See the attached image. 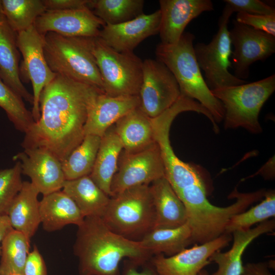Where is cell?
Wrapping results in <instances>:
<instances>
[{
    "instance_id": "obj_2",
    "label": "cell",
    "mask_w": 275,
    "mask_h": 275,
    "mask_svg": "<svg viewBox=\"0 0 275 275\" xmlns=\"http://www.w3.org/2000/svg\"><path fill=\"white\" fill-rule=\"evenodd\" d=\"M78 227L74 250L80 275H120L119 264L128 258L138 265L150 254L140 241L112 231L101 217H86Z\"/></svg>"
},
{
    "instance_id": "obj_29",
    "label": "cell",
    "mask_w": 275,
    "mask_h": 275,
    "mask_svg": "<svg viewBox=\"0 0 275 275\" xmlns=\"http://www.w3.org/2000/svg\"><path fill=\"white\" fill-rule=\"evenodd\" d=\"M30 239L14 229L7 235L1 243L0 275H23L30 253Z\"/></svg>"
},
{
    "instance_id": "obj_8",
    "label": "cell",
    "mask_w": 275,
    "mask_h": 275,
    "mask_svg": "<svg viewBox=\"0 0 275 275\" xmlns=\"http://www.w3.org/2000/svg\"><path fill=\"white\" fill-rule=\"evenodd\" d=\"M233 13L226 4L219 18L218 31L211 41L208 44L198 42L194 46L199 66L204 72V79L211 91L247 82L229 70L232 67L230 57L232 50L228 23Z\"/></svg>"
},
{
    "instance_id": "obj_16",
    "label": "cell",
    "mask_w": 275,
    "mask_h": 275,
    "mask_svg": "<svg viewBox=\"0 0 275 275\" xmlns=\"http://www.w3.org/2000/svg\"><path fill=\"white\" fill-rule=\"evenodd\" d=\"M161 12L144 13L127 22L116 24H105L98 37L105 44L120 52H132L143 40L159 34Z\"/></svg>"
},
{
    "instance_id": "obj_26",
    "label": "cell",
    "mask_w": 275,
    "mask_h": 275,
    "mask_svg": "<svg viewBox=\"0 0 275 275\" xmlns=\"http://www.w3.org/2000/svg\"><path fill=\"white\" fill-rule=\"evenodd\" d=\"M62 188V191L76 204L84 217H102L110 197L96 185L90 176L66 180Z\"/></svg>"
},
{
    "instance_id": "obj_20",
    "label": "cell",
    "mask_w": 275,
    "mask_h": 275,
    "mask_svg": "<svg viewBox=\"0 0 275 275\" xmlns=\"http://www.w3.org/2000/svg\"><path fill=\"white\" fill-rule=\"evenodd\" d=\"M15 33L3 15L0 17V77L17 95L33 104V95L24 86L20 76V56Z\"/></svg>"
},
{
    "instance_id": "obj_7",
    "label": "cell",
    "mask_w": 275,
    "mask_h": 275,
    "mask_svg": "<svg viewBox=\"0 0 275 275\" xmlns=\"http://www.w3.org/2000/svg\"><path fill=\"white\" fill-rule=\"evenodd\" d=\"M92 51L105 94L112 96L139 95L143 61L138 56L133 52L117 51L99 37L93 39Z\"/></svg>"
},
{
    "instance_id": "obj_15",
    "label": "cell",
    "mask_w": 275,
    "mask_h": 275,
    "mask_svg": "<svg viewBox=\"0 0 275 275\" xmlns=\"http://www.w3.org/2000/svg\"><path fill=\"white\" fill-rule=\"evenodd\" d=\"M21 163L22 173L29 176L39 193L45 196L61 190L66 181L61 161L42 148L24 149L13 157Z\"/></svg>"
},
{
    "instance_id": "obj_5",
    "label": "cell",
    "mask_w": 275,
    "mask_h": 275,
    "mask_svg": "<svg viewBox=\"0 0 275 275\" xmlns=\"http://www.w3.org/2000/svg\"><path fill=\"white\" fill-rule=\"evenodd\" d=\"M275 90V75L251 83L211 90L224 108V127H242L252 133H261L260 112Z\"/></svg>"
},
{
    "instance_id": "obj_17",
    "label": "cell",
    "mask_w": 275,
    "mask_h": 275,
    "mask_svg": "<svg viewBox=\"0 0 275 275\" xmlns=\"http://www.w3.org/2000/svg\"><path fill=\"white\" fill-rule=\"evenodd\" d=\"M161 12L159 32L161 43H176L187 24L204 12L214 10L210 0H160Z\"/></svg>"
},
{
    "instance_id": "obj_30",
    "label": "cell",
    "mask_w": 275,
    "mask_h": 275,
    "mask_svg": "<svg viewBox=\"0 0 275 275\" xmlns=\"http://www.w3.org/2000/svg\"><path fill=\"white\" fill-rule=\"evenodd\" d=\"M144 3L143 0H91L89 7L94 8V14L105 24L116 25L143 14Z\"/></svg>"
},
{
    "instance_id": "obj_33",
    "label": "cell",
    "mask_w": 275,
    "mask_h": 275,
    "mask_svg": "<svg viewBox=\"0 0 275 275\" xmlns=\"http://www.w3.org/2000/svg\"><path fill=\"white\" fill-rule=\"evenodd\" d=\"M0 107L18 130L26 133L35 121L23 99L7 86L0 77Z\"/></svg>"
},
{
    "instance_id": "obj_19",
    "label": "cell",
    "mask_w": 275,
    "mask_h": 275,
    "mask_svg": "<svg viewBox=\"0 0 275 275\" xmlns=\"http://www.w3.org/2000/svg\"><path fill=\"white\" fill-rule=\"evenodd\" d=\"M274 228V219H268L255 228L233 232L231 248L224 253L217 251L209 258L210 262H215L218 266L217 270L211 275H242L244 265L242 257L247 246L262 234L272 232Z\"/></svg>"
},
{
    "instance_id": "obj_13",
    "label": "cell",
    "mask_w": 275,
    "mask_h": 275,
    "mask_svg": "<svg viewBox=\"0 0 275 275\" xmlns=\"http://www.w3.org/2000/svg\"><path fill=\"white\" fill-rule=\"evenodd\" d=\"M105 25L88 6L65 10H46L34 25L44 36L49 32L69 37L96 38Z\"/></svg>"
},
{
    "instance_id": "obj_3",
    "label": "cell",
    "mask_w": 275,
    "mask_h": 275,
    "mask_svg": "<svg viewBox=\"0 0 275 275\" xmlns=\"http://www.w3.org/2000/svg\"><path fill=\"white\" fill-rule=\"evenodd\" d=\"M195 36L184 32L175 44L159 43L155 50L157 60L163 63L175 77L181 95L199 102L211 114L217 124L224 119L222 102L208 87L196 58Z\"/></svg>"
},
{
    "instance_id": "obj_24",
    "label": "cell",
    "mask_w": 275,
    "mask_h": 275,
    "mask_svg": "<svg viewBox=\"0 0 275 275\" xmlns=\"http://www.w3.org/2000/svg\"><path fill=\"white\" fill-rule=\"evenodd\" d=\"M114 127L126 152L141 150L155 142L152 119L139 107L121 117Z\"/></svg>"
},
{
    "instance_id": "obj_14",
    "label": "cell",
    "mask_w": 275,
    "mask_h": 275,
    "mask_svg": "<svg viewBox=\"0 0 275 275\" xmlns=\"http://www.w3.org/2000/svg\"><path fill=\"white\" fill-rule=\"evenodd\" d=\"M230 234H223L208 242L196 244L170 257L157 255L152 265L158 275H198L210 261L209 258L216 252L227 246L231 241Z\"/></svg>"
},
{
    "instance_id": "obj_41",
    "label": "cell",
    "mask_w": 275,
    "mask_h": 275,
    "mask_svg": "<svg viewBox=\"0 0 275 275\" xmlns=\"http://www.w3.org/2000/svg\"><path fill=\"white\" fill-rule=\"evenodd\" d=\"M14 229L7 214H0V244L7 235ZM1 254V245H0V255Z\"/></svg>"
},
{
    "instance_id": "obj_31",
    "label": "cell",
    "mask_w": 275,
    "mask_h": 275,
    "mask_svg": "<svg viewBox=\"0 0 275 275\" xmlns=\"http://www.w3.org/2000/svg\"><path fill=\"white\" fill-rule=\"evenodd\" d=\"M2 13L15 33L33 25L46 10L43 0H2Z\"/></svg>"
},
{
    "instance_id": "obj_35",
    "label": "cell",
    "mask_w": 275,
    "mask_h": 275,
    "mask_svg": "<svg viewBox=\"0 0 275 275\" xmlns=\"http://www.w3.org/2000/svg\"><path fill=\"white\" fill-rule=\"evenodd\" d=\"M235 20L275 37V14H252L240 12H237Z\"/></svg>"
},
{
    "instance_id": "obj_4",
    "label": "cell",
    "mask_w": 275,
    "mask_h": 275,
    "mask_svg": "<svg viewBox=\"0 0 275 275\" xmlns=\"http://www.w3.org/2000/svg\"><path fill=\"white\" fill-rule=\"evenodd\" d=\"M93 38L69 37L47 33L44 36V56L54 73L91 85L104 92L92 51Z\"/></svg>"
},
{
    "instance_id": "obj_37",
    "label": "cell",
    "mask_w": 275,
    "mask_h": 275,
    "mask_svg": "<svg viewBox=\"0 0 275 275\" xmlns=\"http://www.w3.org/2000/svg\"><path fill=\"white\" fill-rule=\"evenodd\" d=\"M23 275H47L44 260L35 244L28 255Z\"/></svg>"
},
{
    "instance_id": "obj_22",
    "label": "cell",
    "mask_w": 275,
    "mask_h": 275,
    "mask_svg": "<svg viewBox=\"0 0 275 275\" xmlns=\"http://www.w3.org/2000/svg\"><path fill=\"white\" fill-rule=\"evenodd\" d=\"M39 212L41 223L47 232L69 224L79 226L85 218L76 204L62 190L43 196L39 202Z\"/></svg>"
},
{
    "instance_id": "obj_27",
    "label": "cell",
    "mask_w": 275,
    "mask_h": 275,
    "mask_svg": "<svg viewBox=\"0 0 275 275\" xmlns=\"http://www.w3.org/2000/svg\"><path fill=\"white\" fill-rule=\"evenodd\" d=\"M150 253L174 255L193 243L191 229L186 222L179 227L152 229L140 241Z\"/></svg>"
},
{
    "instance_id": "obj_12",
    "label": "cell",
    "mask_w": 275,
    "mask_h": 275,
    "mask_svg": "<svg viewBox=\"0 0 275 275\" xmlns=\"http://www.w3.org/2000/svg\"><path fill=\"white\" fill-rule=\"evenodd\" d=\"M231 56L234 75L244 80L250 75V67L258 61H264L275 52V37L233 21L229 31Z\"/></svg>"
},
{
    "instance_id": "obj_10",
    "label": "cell",
    "mask_w": 275,
    "mask_h": 275,
    "mask_svg": "<svg viewBox=\"0 0 275 275\" xmlns=\"http://www.w3.org/2000/svg\"><path fill=\"white\" fill-rule=\"evenodd\" d=\"M121 153L111 184V197L129 188L149 185L164 176L162 158L158 144L134 152Z\"/></svg>"
},
{
    "instance_id": "obj_40",
    "label": "cell",
    "mask_w": 275,
    "mask_h": 275,
    "mask_svg": "<svg viewBox=\"0 0 275 275\" xmlns=\"http://www.w3.org/2000/svg\"><path fill=\"white\" fill-rule=\"evenodd\" d=\"M136 265L132 264L128 265L125 269L123 275H158L153 267H145L141 270L136 268Z\"/></svg>"
},
{
    "instance_id": "obj_23",
    "label": "cell",
    "mask_w": 275,
    "mask_h": 275,
    "mask_svg": "<svg viewBox=\"0 0 275 275\" xmlns=\"http://www.w3.org/2000/svg\"><path fill=\"white\" fill-rule=\"evenodd\" d=\"M37 188L24 181L22 188L11 203L7 213L13 228L31 239L41 224Z\"/></svg>"
},
{
    "instance_id": "obj_25",
    "label": "cell",
    "mask_w": 275,
    "mask_h": 275,
    "mask_svg": "<svg viewBox=\"0 0 275 275\" xmlns=\"http://www.w3.org/2000/svg\"><path fill=\"white\" fill-rule=\"evenodd\" d=\"M123 150L122 142L112 126L101 138L95 164L89 175L96 185L110 197L112 181Z\"/></svg>"
},
{
    "instance_id": "obj_1",
    "label": "cell",
    "mask_w": 275,
    "mask_h": 275,
    "mask_svg": "<svg viewBox=\"0 0 275 275\" xmlns=\"http://www.w3.org/2000/svg\"><path fill=\"white\" fill-rule=\"evenodd\" d=\"M101 92L57 74L41 93L40 117L25 133L22 147L47 149L63 161L84 139L89 109Z\"/></svg>"
},
{
    "instance_id": "obj_18",
    "label": "cell",
    "mask_w": 275,
    "mask_h": 275,
    "mask_svg": "<svg viewBox=\"0 0 275 275\" xmlns=\"http://www.w3.org/2000/svg\"><path fill=\"white\" fill-rule=\"evenodd\" d=\"M140 105L139 95L112 96L103 92L99 93L89 109L85 135L101 138L119 119Z\"/></svg>"
},
{
    "instance_id": "obj_28",
    "label": "cell",
    "mask_w": 275,
    "mask_h": 275,
    "mask_svg": "<svg viewBox=\"0 0 275 275\" xmlns=\"http://www.w3.org/2000/svg\"><path fill=\"white\" fill-rule=\"evenodd\" d=\"M100 141L101 138L98 136L86 135L81 142L61 162L66 180L90 175Z\"/></svg>"
},
{
    "instance_id": "obj_9",
    "label": "cell",
    "mask_w": 275,
    "mask_h": 275,
    "mask_svg": "<svg viewBox=\"0 0 275 275\" xmlns=\"http://www.w3.org/2000/svg\"><path fill=\"white\" fill-rule=\"evenodd\" d=\"M180 95L175 77L163 63L157 59L143 61L142 82L139 94V108L143 113L154 118L173 105Z\"/></svg>"
},
{
    "instance_id": "obj_32",
    "label": "cell",
    "mask_w": 275,
    "mask_h": 275,
    "mask_svg": "<svg viewBox=\"0 0 275 275\" xmlns=\"http://www.w3.org/2000/svg\"><path fill=\"white\" fill-rule=\"evenodd\" d=\"M264 199L247 211H243L232 216L227 223L225 234H231L238 230H246L257 224L268 220L275 216V192L266 191Z\"/></svg>"
},
{
    "instance_id": "obj_44",
    "label": "cell",
    "mask_w": 275,
    "mask_h": 275,
    "mask_svg": "<svg viewBox=\"0 0 275 275\" xmlns=\"http://www.w3.org/2000/svg\"><path fill=\"white\" fill-rule=\"evenodd\" d=\"M10 275H22V274L14 273V274H10Z\"/></svg>"
},
{
    "instance_id": "obj_38",
    "label": "cell",
    "mask_w": 275,
    "mask_h": 275,
    "mask_svg": "<svg viewBox=\"0 0 275 275\" xmlns=\"http://www.w3.org/2000/svg\"><path fill=\"white\" fill-rule=\"evenodd\" d=\"M43 1L46 10H65L89 7L91 0H43Z\"/></svg>"
},
{
    "instance_id": "obj_34",
    "label": "cell",
    "mask_w": 275,
    "mask_h": 275,
    "mask_svg": "<svg viewBox=\"0 0 275 275\" xmlns=\"http://www.w3.org/2000/svg\"><path fill=\"white\" fill-rule=\"evenodd\" d=\"M21 163L0 170V214H7L13 201L20 191L23 182Z\"/></svg>"
},
{
    "instance_id": "obj_6",
    "label": "cell",
    "mask_w": 275,
    "mask_h": 275,
    "mask_svg": "<svg viewBox=\"0 0 275 275\" xmlns=\"http://www.w3.org/2000/svg\"><path fill=\"white\" fill-rule=\"evenodd\" d=\"M101 218L112 231L125 237L152 229L155 210L149 185L132 187L111 197Z\"/></svg>"
},
{
    "instance_id": "obj_21",
    "label": "cell",
    "mask_w": 275,
    "mask_h": 275,
    "mask_svg": "<svg viewBox=\"0 0 275 275\" xmlns=\"http://www.w3.org/2000/svg\"><path fill=\"white\" fill-rule=\"evenodd\" d=\"M149 186L155 210L153 229L175 228L185 224V206L166 178H160Z\"/></svg>"
},
{
    "instance_id": "obj_42",
    "label": "cell",
    "mask_w": 275,
    "mask_h": 275,
    "mask_svg": "<svg viewBox=\"0 0 275 275\" xmlns=\"http://www.w3.org/2000/svg\"><path fill=\"white\" fill-rule=\"evenodd\" d=\"M198 275H209L208 272L205 270H202Z\"/></svg>"
},
{
    "instance_id": "obj_43",
    "label": "cell",
    "mask_w": 275,
    "mask_h": 275,
    "mask_svg": "<svg viewBox=\"0 0 275 275\" xmlns=\"http://www.w3.org/2000/svg\"><path fill=\"white\" fill-rule=\"evenodd\" d=\"M2 0H0V17L3 15Z\"/></svg>"
},
{
    "instance_id": "obj_39",
    "label": "cell",
    "mask_w": 275,
    "mask_h": 275,
    "mask_svg": "<svg viewBox=\"0 0 275 275\" xmlns=\"http://www.w3.org/2000/svg\"><path fill=\"white\" fill-rule=\"evenodd\" d=\"M242 275H272L266 263H249L244 265Z\"/></svg>"
},
{
    "instance_id": "obj_11",
    "label": "cell",
    "mask_w": 275,
    "mask_h": 275,
    "mask_svg": "<svg viewBox=\"0 0 275 275\" xmlns=\"http://www.w3.org/2000/svg\"><path fill=\"white\" fill-rule=\"evenodd\" d=\"M16 42L23 61L19 67L20 76L31 82L33 103L31 111L36 122L40 116L39 98L41 93L56 76L45 59L44 52V36L33 25L17 33Z\"/></svg>"
},
{
    "instance_id": "obj_36",
    "label": "cell",
    "mask_w": 275,
    "mask_h": 275,
    "mask_svg": "<svg viewBox=\"0 0 275 275\" xmlns=\"http://www.w3.org/2000/svg\"><path fill=\"white\" fill-rule=\"evenodd\" d=\"M233 12H245L252 14H275V9L271 6L260 0H224Z\"/></svg>"
}]
</instances>
